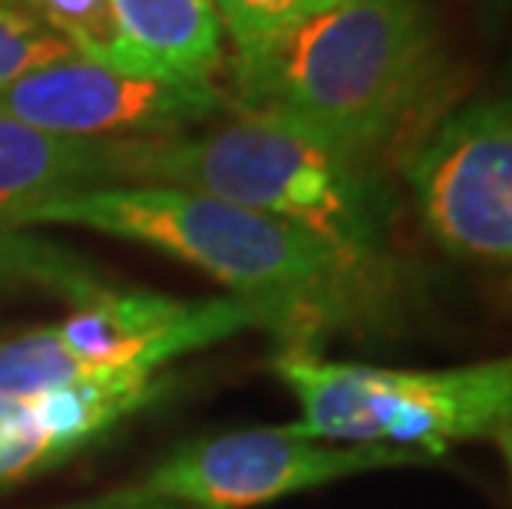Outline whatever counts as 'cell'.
Returning a JSON list of instances; mask_svg holds the SVG:
<instances>
[{
	"instance_id": "1",
	"label": "cell",
	"mask_w": 512,
	"mask_h": 509,
	"mask_svg": "<svg viewBox=\"0 0 512 509\" xmlns=\"http://www.w3.org/2000/svg\"><path fill=\"white\" fill-rule=\"evenodd\" d=\"M7 229L67 225L146 245L212 275L268 314L285 351H308L377 295L384 268L357 262L301 225L172 186H93L10 212Z\"/></svg>"
},
{
	"instance_id": "2",
	"label": "cell",
	"mask_w": 512,
	"mask_h": 509,
	"mask_svg": "<svg viewBox=\"0 0 512 509\" xmlns=\"http://www.w3.org/2000/svg\"><path fill=\"white\" fill-rule=\"evenodd\" d=\"M232 110L275 116L374 159L427 123L446 53L420 0H341L228 47Z\"/></svg>"
},
{
	"instance_id": "3",
	"label": "cell",
	"mask_w": 512,
	"mask_h": 509,
	"mask_svg": "<svg viewBox=\"0 0 512 509\" xmlns=\"http://www.w3.org/2000/svg\"><path fill=\"white\" fill-rule=\"evenodd\" d=\"M119 186H172L301 225L384 268L387 209L370 159L275 116L232 110L215 126L126 139Z\"/></svg>"
},
{
	"instance_id": "4",
	"label": "cell",
	"mask_w": 512,
	"mask_h": 509,
	"mask_svg": "<svg viewBox=\"0 0 512 509\" xmlns=\"http://www.w3.org/2000/svg\"><path fill=\"white\" fill-rule=\"evenodd\" d=\"M275 374L298 397V427L328 443H380L440 460L453 443L496 437L512 424V354L407 371L281 351Z\"/></svg>"
},
{
	"instance_id": "5",
	"label": "cell",
	"mask_w": 512,
	"mask_h": 509,
	"mask_svg": "<svg viewBox=\"0 0 512 509\" xmlns=\"http://www.w3.org/2000/svg\"><path fill=\"white\" fill-rule=\"evenodd\" d=\"M252 328H271V321L242 298L185 301L103 285L83 298L70 318L0 344V394L149 377L182 354Z\"/></svg>"
},
{
	"instance_id": "6",
	"label": "cell",
	"mask_w": 512,
	"mask_h": 509,
	"mask_svg": "<svg viewBox=\"0 0 512 509\" xmlns=\"http://www.w3.org/2000/svg\"><path fill=\"white\" fill-rule=\"evenodd\" d=\"M437 457L380 443H328L298 424L202 437L169 453L129 496L185 509H248L344 476L417 467Z\"/></svg>"
},
{
	"instance_id": "7",
	"label": "cell",
	"mask_w": 512,
	"mask_h": 509,
	"mask_svg": "<svg viewBox=\"0 0 512 509\" xmlns=\"http://www.w3.org/2000/svg\"><path fill=\"white\" fill-rule=\"evenodd\" d=\"M403 176L446 252L512 262V100L470 103L437 119Z\"/></svg>"
},
{
	"instance_id": "8",
	"label": "cell",
	"mask_w": 512,
	"mask_h": 509,
	"mask_svg": "<svg viewBox=\"0 0 512 509\" xmlns=\"http://www.w3.org/2000/svg\"><path fill=\"white\" fill-rule=\"evenodd\" d=\"M0 113L67 139L176 136L232 113L222 83H182L106 67L73 53L0 90Z\"/></svg>"
},
{
	"instance_id": "9",
	"label": "cell",
	"mask_w": 512,
	"mask_h": 509,
	"mask_svg": "<svg viewBox=\"0 0 512 509\" xmlns=\"http://www.w3.org/2000/svg\"><path fill=\"white\" fill-rule=\"evenodd\" d=\"M169 377H119L43 394H0V486L73 460L166 394Z\"/></svg>"
},
{
	"instance_id": "10",
	"label": "cell",
	"mask_w": 512,
	"mask_h": 509,
	"mask_svg": "<svg viewBox=\"0 0 512 509\" xmlns=\"http://www.w3.org/2000/svg\"><path fill=\"white\" fill-rule=\"evenodd\" d=\"M123 70L143 77L219 83L228 37L212 0H110Z\"/></svg>"
},
{
	"instance_id": "11",
	"label": "cell",
	"mask_w": 512,
	"mask_h": 509,
	"mask_svg": "<svg viewBox=\"0 0 512 509\" xmlns=\"http://www.w3.org/2000/svg\"><path fill=\"white\" fill-rule=\"evenodd\" d=\"M119 149L123 143L40 133L0 113V222L60 192L119 186Z\"/></svg>"
},
{
	"instance_id": "12",
	"label": "cell",
	"mask_w": 512,
	"mask_h": 509,
	"mask_svg": "<svg viewBox=\"0 0 512 509\" xmlns=\"http://www.w3.org/2000/svg\"><path fill=\"white\" fill-rule=\"evenodd\" d=\"M24 7L67 40L80 57L123 70V47L110 0H24Z\"/></svg>"
},
{
	"instance_id": "13",
	"label": "cell",
	"mask_w": 512,
	"mask_h": 509,
	"mask_svg": "<svg viewBox=\"0 0 512 509\" xmlns=\"http://www.w3.org/2000/svg\"><path fill=\"white\" fill-rule=\"evenodd\" d=\"M73 47L63 37L30 14L27 7L0 0V90L40 67L73 57Z\"/></svg>"
},
{
	"instance_id": "14",
	"label": "cell",
	"mask_w": 512,
	"mask_h": 509,
	"mask_svg": "<svg viewBox=\"0 0 512 509\" xmlns=\"http://www.w3.org/2000/svg\"><path fill=\"white\" fill-rule=\"evenodd\" d=\"M0 268L10 275L43 281L63 295H73L76 305L103 288L86 268H80L76 258L57 252L47 242H37L20 229H7V225H0Z\"/></svg>"
},
{
	"instance_id": "15",
	"label": "cell",
	"mask_w": 512,
	"mask_h": 509,
	"mask_svg": "<svg viewBox=\"0 0 512 509\" xmlns=\"http://www.w3.org/2000/svg\"><path fill=\"white\" fill-rule=\"evenodd\" d=\"M212 4L222 17L228 47H242L248 40L285 30L341 0H212Z\"/></svg>"
},
{
	"instance_id": "16",
	"label": "cell",
	"mask_w": 512,
	"mask_h": 509,
	"mask_svg": "<svg viewBox=\"0 0 512 509\" xmlns=\"http://www.w3.org/2000/svg\"><path fill=\"white\" fill-rule=\"evenodd\" d=\"M73 509H185L176 503H162V500H143V496H119L110 503H96V506H73Z\"/></svg>"
},
{
	"instance_id": "17",
	"label": "cell",
	"mask_w": 512,
	"mask_h": 509,
	"mask_svg": "<svg viewBox=\"0 0 512 509\" xmlns=\"http://www.w3.org/2000/svg\"><path fill=\"white\" fill-rule=\"evenodd\" d=\"M496 440H499V447H503L506 467H509V476H512V424H509L506 430H499V433H496Z\"/></svg>"
},
{
	"instance_id": "18",
	"label": "cell",
	"mask_w": 512,
	"mask_h": 509,
	"mask_svg": "<svg viewBox=\"0 0 512 509\" xmlns=\"http://www.w3.org/2000/svg\"><path fill=\"white\" fill-rule=\"evenodd\" d=\"M4 275H10V272H4V268H0V278H4Z\"/></svg>"
}]
</instances>
